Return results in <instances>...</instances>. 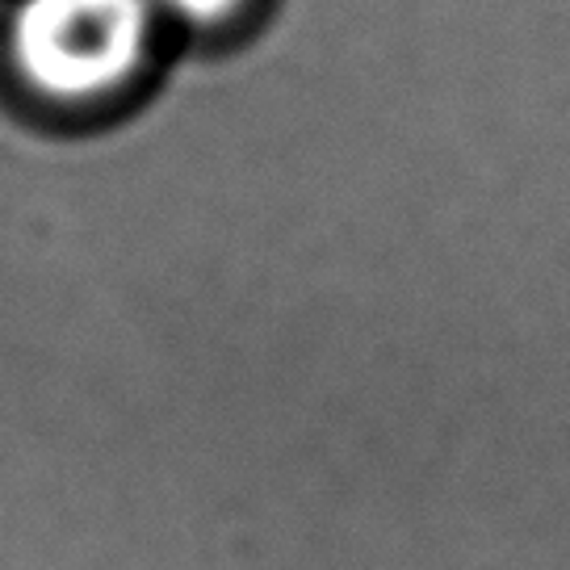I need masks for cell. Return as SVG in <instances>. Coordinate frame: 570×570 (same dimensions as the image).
<instances>
[{
  "label": "cell",
  "instance_id": "1",
  "mask_svg": "<svg viewBox=\"0 0 570 570\" xmlns=\"http://www.w3.org/2000/svg\"><path fill=\"white\" fill-rule=\"evenodd\" d=\"M151 30V0H18L4 51L26 89L63 106H89L130 85Z\"/></svg>",
  "mask_w": 570,
  "mask_h": 570
},
{
  "label": "cell",
  "instance_id": "2",
  "mask_svg": "<svg viewBox=\"0 0 570 570\" xmlns=\"http://www.w3.org/2000/svg\"><path fill=\"white\" fill-rule=\"evenodd\" d=\"M164 9L180 21H194V26H214V21H227L232 13L244 9V0H160Z\"/></svg>",
  "mask_w": 570,
  "mask_h": 570
}]
</instances>
